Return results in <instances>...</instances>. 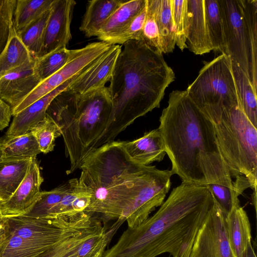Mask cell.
<instances>
[{
	"label": "cell",
	"mask_w": 257,
	"mask_h": 257,
	"mask_svg": "<svg viewBox=\"0 0 257 257\" xmlns=\"http://www.w3.org/2000/svg\"><path fill=\"white\" fill-rule=\"evenodd\" d=\"M79 180L91 191L84 212L104 221L122 219L128 227L145 221L165 201L171 187V170L144 166L127 155L122 141L93 151L80 167Z\"/></svg>",
	"instance_id": "cell-1"
},
{
	"label": "cell",
	"mask_w": 257,
	"mask_h": 257,
	"mask_svg": "<svg viewBox=\"0 0 257 257\" xmlns=\"http://www.w3.org/2000/svg\"><path fill=\"white\" fill-rule=\"evenodd\" d=\"M215 200L206 185L185 182L174 188L152 216L128 227L103 257H190L198 230Z\"/></svg>",
	"instance_id": "cell-2"
},
{
	"label": "cell",
	"mask_w": 257,
	"mask_h": 257,
	"mask_svg": "<svg viewBox=\"0 0 257 257\" xmlns=\"http://www.w3.org/2000/svg\"><path fill=\"white\" fill-rule=\"evenodd\" d=\"M159 121L158 129L171 162V170L182 182L233 187L218 146L214 123L197 107L186 90L170 93Z\"/></svg>",
	"instance_id": "cell-3"
},
{
	"label": "cell",
	"mask_w": 257,
	"mask_h": 257,
	"mask_svg": "<svg viewBox=\"0 0 257 257\" xmlns=\"http://www.w3.org/2000/svg\"><path fill=\"white\" fill-rule=\"evenodd\" d=\"M122 45L108 86L111 113L94 150L114 141L136 119L159 107L167 87L175 79L163 54L141 41L130 40Z\"/></svg>",
	"instance_id": "cell-4"
},
{
	"label": "cell",
	"mask_w": 257,
	"mask_h": 257,
	"mask_svg": "<svg viewBox=\"0 0 257 257\" xmlns=\"http://www.w3.org/2000/svg\"><path fill=\"white\" fill-rule=\"evenodd\" d=\"M68 88L52 100L46 114L60 130L70 163L66 173L70 174L94 150L108 122L112 104L108 86L82 94Z\"/></svg>",
	"instance_id": "cell-5"
},
{
	"label": "cell",
	"mask_w": 257,
	"mask_h": 257,
	"mask_svg": "<svg viewBox=\"0 0 257 257\" xmlns=\"http://www.w3.org/2000/svg\"><path fill=\"white\" fill-rule=\"evenodd\" d=\"M214 127L220 153L231 177L244 176L253 194H256V127L239 106L224 112Z\"/></svg>",
	"instance_id": "cell-6"
},
{
	"label": "cell",
	"mask_w": 257,
	"mask_h": 257,
	"mask_svg": "<svg viewBox=\"0 0 257 257\" xmlns=\"http://www.w3.org/2000/svg\"><path fill=\"white\" fill-rule=\"evenodd\" d=\"M224 54L236 63L257 90V0H218Z\"/></svg>",
	"instance_id": "cell-7"
},
{
	"label": "cell",
	"mask_w": 257,
	"mask_h": 257,
	"mask_svg": "<svg viewBox=\"0 0 257 257\" xmlns=\"http://www.w3.org/2000/svg\"><path fill=\"white\" fill-rule=\"evenodd\" d=\"M186 91L197 107L214 124L224 112L239 106L231 60L224 53L205 62Z\"/></svg>",
	"instance_id": "cell-8"
},
{
	"label": "cell",
	"mask_w": 257,
	"mask_h": 257,
	"mask_svg": "<svg viewBox=\"0 0 257 257\" xmlns=\"http://www.w3.org/2000/svg\"><path fill=\"white\" fill-rule=\"evenodd\" d=\"M111 45L105 42L99 41L89 43L81 48L71 50L69 57L64 66L56 73L42 81L18 106L12 109V115L17 114L83 71L106 52Z\"/></svg>",
	"instance_id": "cell-9"
},
{
	"label": "cell",
	"mask_w": 257,
	"mask_h": 257,
	"mask_svg": "<svg viewBox=\"0 0 257 257\" xmlns=\"http://www.w3.org/2000/svg\"><path fill=\"white\" fill-rule=\"evenodd\" d=\"M190 257H232L225 216L215 201L198 231Z\"/></svg>",
	"instance_id": "cell-10"
},
{
	"label": "cell",
	"mask_w": 257,
	"mask_h": 257,
	"mask_svg": "<svg viewBox=\"0 0 257 257\" xmlns=\"http://www.w3.org/2000/svg\"><path fill=\"white\" fill-rule=\"evenodd\" d=\"M75 5L76 2L73 0H55L45 27L42 48L37 57L68 45L71 39L70 25Z\"/></svg>",
	"instance_id": "cell-11"
},
{
	"label": "cell",
	"mask_w": 257,
	"mask_h": 257,
	"mask_svg": "<svg viewBox=\"0 0 257 257\" xmlns=\"http://www.w3.org/2000/svg\"><path fill=\"white\" fill-rule=\"evenodd\" d=\"M43 182L39 164L33 159L14 194L8 200L0 201V216L8 218L28 214L39 199Z\"/></svg>",
	"instance_id": "cell-12"
},
{
	"label": "cell",
	"mask_w": 257,
	"mask_h": 257,
	"mask_svg": "<svg viewBox=\"0 0 257 257\" xmlns=\"http://www.w3.org/2000/svg\"><path fill=\"white\" fill-rule=\"evenodd\" d=\"M42 82L35 69V58L0 78V98L12 109Z\"/></svg>",
	"instance_id": "cell-13"
},
{
	"label": "cell",
	"mask_w": 257,
	"mask_h": 257,
	"mask_svg": "<svg viewBox=\"0 0 257 257\" xmlns=\"http://www.w3.org/2000/svg\"><path fill=\"white\" fill-rule=\"evenodd\" d=\"M121 46L112 45L110 48L83 70L68 88L82 94L105 86L109 81Z\"/></svg>",
	"instance_id": "cell-14"
},
{
	"label": "cell",
	"mask_w": 257,
	"mask_h": 257,
	"mask_svg": "<svg viewBox=\"0 0 257 257\" xmlns=\"http://www.w3.org/2000/svg\"><path fill=\"white\" fill-rule=\"evenodd\" d=\"M82 72L13 116L12 122L6 132V136H18L30 132L46 117V110L52 100L60 92L67 89Z\"/></svg>",
	"instance_id": "cell-15"
},
{
	"label": "cell",
	"mask_w": 257,
	"mask_h": 257,
	"mask_svg": "<svg viewBox=\"0 0 257 257\" xmlns=\"http://www.w3.org/2000/svg\"><path fill=\"white\" fill-rule=\"evenodd\" d=\"M189 26L186 45L196 55L212 51L207 24L204 0H187Z\"/></svg>",
	"instance_id": "cell-16"
},
{
	"label": "cell",
	"mask_w": 257,
	"mask_h": 257,
	"mask_svg": "<svg viewBox=\"0 0 257 257\" xmlns=\"http://www.w3.org/2000/svg\"><path fill=\"white\" fill-rule=\"evenodd\" d=\"M122 145L133 161L144 166L161 162L166 154L158 128L146 133L143 137L133 141H122Z\"/></svg>",
	"instance_id": "cell-17"
},
{
	"label": "cell",
	"mask_w": 257,
	"mask_h": 257,
	"mask_svg": "<svg viewBox=\"0 0 257 257\" xmlns=\"http://www.w3.org/2000/svg\"><path fill=\"white\" fill-rule=\"evenodd\" d=\"M225 220L232 257H243L251 244V226L246 212L238 203L225 216Z\"/></svg>",
	"instance_id": "cell-18"
},
{
	"label": "cell",
	"mask_w": 257,
	"mask_h": 257,
	"mask_svg": "<svg viewBox=\"0 0 257 257\" xmlns=\"http://www.w3.org/2000/svg\"><path fill=\"white\" fill-rule=\"evenodd\" d=\"M146 0L125 1L106 20L97 32L100 41L109 43L123 31L141 12Z\"/></svg>",
	"instance_id": "cell-19"
},
{
	"label": "cell",
	"mask_w": 257,
	"mask_h": 257,
	"mask_svg": "<svg viewBox=\"0 0 257 257\" xmlns=\"http://www.w3.org/2000/svg\"><path fill=\"white\" fill-rule=\"evenodd\" d=\"M69 181L68 190L60 201L50 210L47 217L78 213L84 211L89 205L92 197L91 190L78 178H73Z\"/></svg>",
	"instance_id": "cell-20"
},
{
	"label": "cell",
	"mask_w": 257,
	"mask_h": 257,
	"mask_svg": "<svg viewBox=\"0 0 257 257\" xmlns=\"http://www.w3.org/2000/svg\"><path fill=\"white\" fill-rule=\"evenodd\" d=\"M124 0H92L88 1L79 27L86 37H96L106 20Z\"/></svg>",
	"instance_id": "cell-21"
},
{
	"label": "cell",
	"mask_w": 257,
	"mask_h": 257,
	"mask_svg": "<svg viewBox=\"0 0 257 257\" xmlns=\"http://www.w3.org/2000/svg\"><path fill=\"white\" fill-rule=\"evenodd\" d=\"M33 159H5L0 162V201L8 200L25 177Z\"/></svg>",
	"instance_id": "cell-22"
},
{
	"label": "cell",
	"mask_w": 257,
	"mask_h": 257,
	"mask_svg": "<svg viewBox=\"0 0 257 257\" xmlns=\"http://www.w3.org/2000/svg\"><path fill=\"white\" fill-rule=\"evenodd\" d=\"M54 245L23 238L10 233L7 226L0 240V257H39Z\"/></svg>",
	"instance_id": "cell-23"
},
{
	"label": "cell",
	"mask_w": 257,
	"mask_h": 257,
	"mask_svg": "<svg viewBox=\"0 0 257 257\" xmlns=\"http://www.w3.org/2000/svg\"><path fill=\"white\" fill-rule=\"evenodd\" d=\"M239 106L251 123L257 127V90L240 67L231 61Z\"/></svg>",
	"instance_id": "cell-24"
},
{
	"label": "cell",
	"mask_w": 257,
	"mask_h": 257,
	"mask_svg": "<svg viewBox=\"0 0 257 257\" xmlns=\"http://www.w3.org/2000/svg\"><path fill=\"white\" fill-rule=\"evenodd\" d=\"M124 221L117 219L111 226L87 239L61 257H102L106 246Z\"/></svg>",
	"instance_id": "cell-25"
},
{
	"label": "cell",
	"mask_w": 257,
	"mask_h": 257,
	"mask_svg": "<svg viewBox=\"0 0 257 257\" xmlns=\"http://www.w3.org/2000/svg\"><path fill=\"white\" fill-rule=\"evenodd\" d=\"M206 185L224 216L230 213L236 204L239 203V196L246 189L250 188L248 180L242 175L235 177L233 187L215 183Z\"/></svg>",
	"instance_id": "cell-26"
},
{
	"label": "cell",
	"mask_w": 257,
	"mask_h": 257,
	"mask_svg": "<svg viewBox=\"0 0 257 257\" xmlns=\"http://www.w3.org/2000/svg\"><path fill=\"white\" fill-rule=\"evenodd\" d=\"M4 159H36L41 153L37 142L31 132L18 136H4Z\"/></svg>",
	"instance_id": "cell-27"
},
{
	"label": "cell",
	"mask_w": 257,
	"mask_h": 257,
	"mask_svg": "<svg viewBox=\"0 0 257 257\" xmlns=\"http://www.w3.org/2000/svg\"><path fill=\"white\" fill-rule=\"evenodd\" d=\"M55 0H17L13 16L14 29L19 33L50 10Z\"/></svg>",
	"instance_id": "cell-28"
},
{
	"label": "cell",
	"mask_w": 257,
	"mask_h": 257,
	"mask_svg": "<svg viewBox=\"0 0 257 257\" xmlns=\"http://www.w3.org/2000/svg\"><path fill=\"white\" fill-rule=\"evenodd\" d=\"M33 58L14 29L7 46L0 54V78Z\"/></svg>",
	"instance_id": "cell-29"
},
{
	"label": "cell",
	"mask_w": 257,
	"mask_h": 257,
	"mask_svg": "<svg viewBox=\"0 0 257 257\" xmlns=\"http://www.w3.org/2000/svg\"><path fill=\"white\" fill-rule=\"evenodd\" d=\"M204 2L212 51L223 54L225 50L224 27L218 0H204Z\"/></svg>",
	"instance_id": "cell-30"
},
{
	"label": "cell",
	"mask_w": 257,
	"mask_h": 257,
	"mask_svg": "<svg viewBox=\"0 0 257 257\" xmlns=\"http://www.w3.org/2000/svg\"><path fill=\"white\" fill-rule=\"evenodd\" d=\"M157 17L162 53H172L176 45L171 0H158Z\"/></svg>",
	"instance_id": "cell-31"
},
{
	"label": "cell",
	"mask_w": 257,
	"mask_h": 257,
	"mask_svg": "<svg viewBox=\"0 0 257 257\" xmlns=\"http://www.w3.org/2000/svg\"><path fill=\"white\" fill-rule=\"evenodd\" d=\"M50 10L17 33L19 38L34 58L38 56L42 46L45 27Z\"/></svg>",
	"instance_id": "cell-32"
},
{
	"label": "cell",
	"mask_w": 257,
	"mask_h": 257,
	"mask_svg": "<svg viewBox=\"0 0 257 257\" xmlns=\"http://www.w3.org/2000/svg\"><path fill=\"white\" fill-rule=\"evenodd\" d=\"M71 50L62 48L40 57L35 58V69L42 81L50 77L67 62Z\"/></svg>",
	"instance_id": "cell-33"
},
{
	"label": "cell",
	"mask_w": 257,
	"mask_h": 257,
	"mask_svg": "<svg viewBox=\"0 0 257 257\" xmlns=\"http://www.w3.org/2000/svg\"><path fill=\"white\" fill-rule=\"evenodd\" d=\"M171 10L175 34L176 45L182 51L187 48L189 26L187 0H171Z\"/></svg>",
	"instance_id": "cell-34"
},
{
	"label": "cell",
	"mask_w": 257,
	"mask_h": 257,
	"mask_svg": "<svg viewBox=\"0 0 257 257\" xmlns=\"http://www.w3.org/2000/svg\"><path fill=\"white\" fill-rule=\"evenodd\" d=\"M158 0H147V16L141 41L162 53L157 17Z\"/></svg>",
	"instance_id": "cell-35"
},
{
	"label": "cell",
	"mask_w": 257,
	"mask_h": 257,
	"mask_svg": "<svg viewBox=\"0 0 257 257\" xmlns=\"http://www.w3.org/2000/svg\"><path fill=\"white\" fill-rule=\"evenodd\" d=\"M69 187V180L50 191L41 192L38 201L25 215L38 218L47 217L50 210L60 201Z\"/></svg>",
	"instance_id": "cell-36"
},
{
	"label": "cell",
	"mask_w": 257,
	"mask_h": 257,
	"mask_svg": "<svg viewBox=\"0 0 257 257\" xmlns=\"http://www.w3.org/2000/svg\"><path fill=\"white\" fill-rule=\"evenodd\" d=\"M30 132L35 137L41 153L44 154L53 150L55 139L61 136L58 125L52 119L47 116Z\"/></svg>",
	"instance_id": "cell-37"
},
{
	"label": "cell",
	"mask_w": 257,
	"mask_h": 257,
	"mask_svg": "<svg viewBox=\"0 0 257 257\" xmlns=\"http://www.w3.org/2000/svg\"><path fill=\"white\" fill-rule=\"evenodd\" d=\"M17 0H0V54L14 30L13 16Z\"/></svg>",
	"instance_id": "cell-38"
},
{
	"label": "cell",
	"mask_w": 257,
	"mask_h": 257,
	"mask_svg": "<svg viewBox=\"0 0 257 257\" xmlns=\"http://www.w3.org/2000/svg\"><path fill=\"white\" fill-rule=\"evenodd\" d=\"M147 16V0L141 12L133 19L128 26L121 33L112 38L109 44L123 45L130 40L141 41Z\"/></svg>",
	"instance_id": "cell-39"
},
{
	"label": "cell",
	"mask_w": 257,
	"mask_h": 257,
	"mask_svg": "<svg viewBox=\"0 0 257 257\" xmlns=\"http://www.w3.org/2000/svg\"><path fill=\"white\" fill-rule=\"evenodd\" d=\"M12 116L11 107L0 98V131L8 126Z\"/></svg>",
	"instance_id": "cell-40"
},
{
	"label": "cell",
	"mask_w": 257,
	"mask_h": 257,
	"mask_svg": "<svg viewBox=\"0 0 257 257\" xmlns=\"http://www.w3.org/2000/svg\"><path fill=\"white\" fill-rule=\"evenodd\" d=\"M7 230L6 219L0 216V240L5 234Z\"/></svg>",
	"instance_id": "cell-41"
},
{
	"label": "cell",
	"mask_w": 257,
	"mask_h": 257,
	"mask_svg": "<svg viewBox=\"0 0 257 257\" xmlns=\"http://www.w3.org/2000/svg\"><path fill=\"white\" fill-rule=\"evenodd\" d=\"M243 257H256L254 248L251 244L248 247Z\"/></svg>",
	"instance_id": "cell-42"
},
{
	"label": "cell",
	"mask_w": 257,
	"mask_h": 257,
	"mask_svg": "<svg viewBox=\"0 0 257 257\" xmlns=\"http://www.w3.org/2000/svg\"><path fill=\"white\" fill-rule=\"evenodd\" d=\"M4 142V136L0 138V162L3 161L5 159L4 158L3 153V145Z\"/></svg>",
	"instance_id": "cell-43"
}]
</instances>
